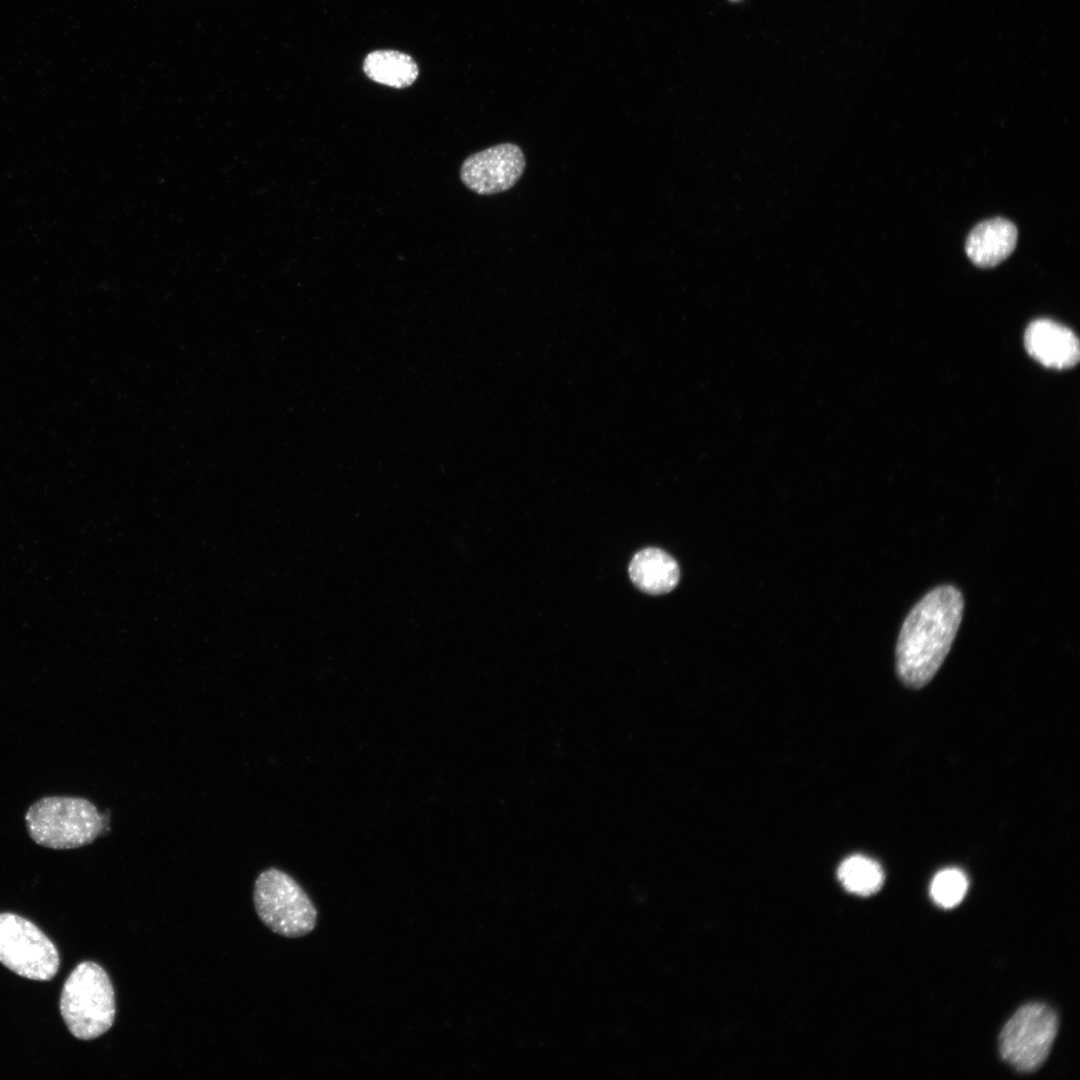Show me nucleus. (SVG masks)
I'll return each instance as SVG.
<instances>
[{
    "mask_svg": "<svg viewBox=\"0 0 1080 1080\" xmlns=\"http://www.w3.org/2000/svg\"><path fill=\"white\" fill-rule=\"evenodd\" d=\"M964 597L954 585H940L910 610L896 644V672L909 688L928 684L947 657L960 627Z\"/></svg>",
    "mask_w": 1080,
    "mask_h": 1080,
    "instance_id": "f257e3e1",
    "label": "nucleus"
},
{
    "mask_svg": "<svg viewBox=\"0 0 1080 1080\" xmlns=\"http://www.w3.org/2000/svg\"><path fill=\"white\" fill-rule=\"evenodd\" d=\"M25 823L36 844L64 850L91 844L104 834L108 817L85 798L47 796L28 808Z\"/></svg>",
    "mask_w": 1080,
    "mask_h": 1080,
    "instance_id": "f03ea898",
    "label": "nucleus"
},
{
    "mask_svg": "<svg viewBox=\"0 0 1080 1080\" xmlns=\"http://www.w3.org/2000/svg\"><path fill=\"white\" fill-rule=\"evenodd\" d=\"M60 1012L70 1033L80 1040L95 1039L111 1028L114 990L100 965L85 961L76 966L64 983Z\"/></svg>",
    "mask_w": 1080,
    "mask_h": 1080,
    "instance_id": "7ed1b4c3",
    "label": "nucleus"
},
{
    "mask_svg": "<svg viewBox=\"0 0 1080 1080\" xmlns=\"http://www.w3.org/2000/svg\"><path fill=\"white\" fill-rule=\"evenodd\" d=\"M253 898L257 915L276 934L298 938L317 924V910L309 896L279 869L269 868L258 876Z\"/></svg>",
    "mask_w": 1080,
    "mask_h": 1080,
    "instance_id": "20e7f679",
    "label": "nucleus"
},
{
    "mask_svg": "<svg viewBox=\"0 0 1080 1080\" xmlns=\"http://www.w3.org/2000/svg\"><path fill=\"white\" fill-rule=\"evenodd\" d=\"M1057 1031L1058 1017L1053 1009L1041 1003L1027 1004L1001 1031V1057L1019 1072H1035L1047 1059Z\"/></svg>",
    "mask_w": 1080,
    "mask_h": 1080,
    "instance_id": "39448f33",
    "label": "nucleus"
},
{
    "mask_svg": "<svg viewBox=\"0 0 1080 1080\" xmlns=\"http://www.w3.org/2000/svg\"><path fill=\"white\" fill-rule=\"evenodd\" d=\"M0 963L21 977L49 981L60 960L54 944L36 925L18 915L1 913Z\"/></svg>",
    "mask_w": 1080,
    "mask_h": 1080,
    "instance_id": "423d86ee",
    "label": "nucleus"
},
{
    "mask_svg": "<svg viewBox=\"0 0 1080 1080\" xmlns=\"http://www.w3.org/2000/svg\"><path fill=\"white\" fill-rule=\"evenodd\" d=\"M526 166L519 146L501 143L470 155L460 169V178L471 191L492 195L513 187Z\"/></svg>",
    "mask_w": 1080,
    "mask_h": 1080,
    "instance_id": "0eeeda50",
    "label": "nucleus"
},
{
    "mask_svg": "<svg viewBox=\"0 0 1080 1080\" xmlns=\"http://www.w3.org/2000/svg\"><path fill=\"white\" fill-rule=\"evenodd\" d=\"M1027 352L1054 369L1073 367L1079 360V341L1073 331L1050 319H1037L1025 331Z\"/></svg>",
    "mask_w": 1080,
    "mask_h": 1080,
    "instance_id": "6e6552de",
    "label": "nucleus"
},
{
    "mask_svg": "<svg viewBox=\"0 0 1080 1080\" xmlns=\"http://www.w3.org/2000/svg\"><path fill=\"white\" fill-rule=\"evenodd\" d=\"M1017 236V228L1011 221L1000 217L989 219L972 229L965 251L976 266L994 267L1014 251Z\"/></svg>",
    "mask_w": 1080,
    "mask_h": 1080,
    "instance_id": "1a4fd4ad",
    "label": "nucleus"
},
{
    "mask_svg": "<svg viewBox=\"0 0 1080 1080\" xmlns=\"http://www.w3.org/2000/svg\"><path fill=\"white\" fill-rule=\"evenodd\" d=\"M629 576L641 591L660 595L673 590L680 579L676 560L662 549L649 547L637 552L629 564Z\"/></svg>",
    "mask_w": 1080,
    "mask_h": 1080,
    "instance_id": "9d476101",
    "label": "nucleus"
},
{
    "mask_svg": "<svg viewBox=\"0 0 1080 1080\" xmlns=\"http://www.w3.org/2000/svg\"><path fill=\"white\" fill-rule=\"evenodd\" d=\"M362 69L370 80L395 89L411 86L419 76L416 61L409 54L392 49L368 53Z\"/></svg>",
    "mask_w": 1080,
    "mask_h": 1080,
    "instance_id": "9b49d317",
    "label": "nucleus"
},
{
    "mask_svg": "<svg viewBox=\"0 0 1080 1080\" xmlns=\"http://www.w3.org/2000/svg\"><path fill=\"white\" fill-rule=\"evenodd\" d=\"M838 878L849 892L869 896L881 889L884 883V872L875 860L854 855L840 864Z\"/></svg>",
    "mask_w": 1080,
    "mask_h": 1080,
    "instance_id": "f8f14e48",
    "label": "nucleus"
},
{
    "mask_svg": "<svg viewBox=\"0 0 1080 1080\" xmlns=\"http://www.w3.org/2000/svg\"><path fill=\"white\" fill-rule=\"evenodd\" d=\"M968 879L957 868H946L939 871L930 885V895L934 902L946 909L958 905L966 895Z\"/></svg>",
    "mask_w": 1080,
    "mask_h": 1080,
    "instance_id": "ddd939ff",
    "label": "nucleus"
}]
</instances>
